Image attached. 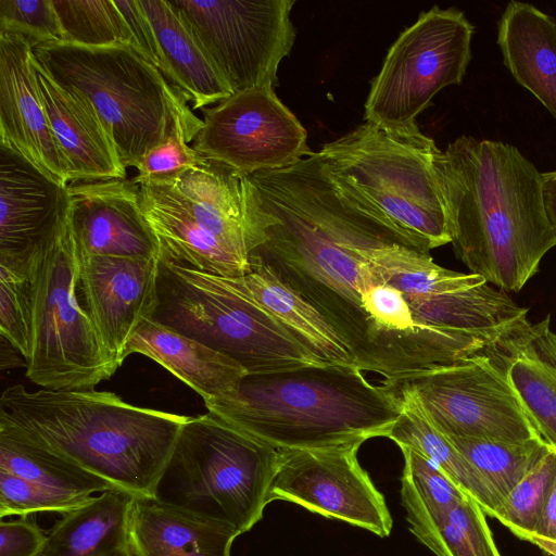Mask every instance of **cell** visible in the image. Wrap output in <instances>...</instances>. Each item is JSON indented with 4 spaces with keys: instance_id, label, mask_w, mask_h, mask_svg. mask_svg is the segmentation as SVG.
<instances>
[{
    "instance_id": "7402d4cb",
    "label": "cell",
    "mask_w": 556,
    "mask_h": 556,
    "mask_svg": "<svg viewBox=\"0 0 556 556\" xmlns=\"http://www.w3.org/2000/svg\"><path fill=\"white\" fill-rule=\"evenodd\" d=\"M144 217L167 260L201 273L239 277L251 270L250 258L205 232L192 218L175 190L165 182L140 185Z\"/></svg>"
},
{
    "instance_id": "8992f818",
    "label": "cell",
    "mask_w": 556,
    "mask_h": 556,
    "mask_svg": "<svg viewBox=\"0 0 556 556\" xmlns=\"http://www.w3.org/2000/svg\"><path fill=\"white\" fill-rule=\"evenodd\" d=\"M33 53L59 86L91 103L126 168L175 134L192 142L203 126L182 94L130 46L50 41Z\"/></svg>"
},
{
    "instance_id": "603a6c76",
    "label": "cell",
    "mask_w": 556,
    "mask_h": 556,
    "mask_svg": "<svg viewBox=\"0 0 556 556\" xmlns=\"http://www.w3.org/2000/svg\"><path fill=\"white\" fill-rule=\"evenodd\" d=\"M128 535L134 556H230L240 533L227 522L132 497Z\"/></svg>"
},
{
    "instance_id": "7c38bea8",
    "label": "cell",
    "mask_w": 556,
    "mask_h": 556,
    "mask_svg": "<svg viewBox=\"0 0 556 556\" xmlns=\"http://www.w3.org/2000/svg\"><path fill=\"white\" fill-rule=\"evenodd\" d=\"M386 387L410 391L445 437L504 442L541 439L503 374L481 354Z\"/></svg>"
},
{
    "instance_id": "f546056e",
    "label": "cell",
    "mask_w": 556,
    "mask_h": 556,
    "mask_svg": "<svg viewBox=\"0 0 556 556\" xmlns=\"http://www.w3.org/2000/svg\"><path fill=\"white\" fill-rule=\"evenodd\" d=\"M0 470L40 486L74 495L115 490L109 482L31 442L0 420Z\"/></svg>"
},
{
    "instance_id": "5b68a950",
    "label": "cell",
    "mask_w": 556,
    "mask_h": 556,
    "mask_svg": "<svg viewBox=\"0 0 556 556\" xmlns=\"http://www.w3.org/2000/svg\"><path fill=\"white\" fill-rule=\"evenodd\" d=\"M441 150L415 124L364 123L319 151L338 188L421 250L451 243Z\"/></svg>"
},
{
    "instance_id": "484cf974",
    "label": "cell",
    "mask_w": 556,
    "mask_h": 556,
    "mask_svg": "<svg viewBox=\"0 0 556 556\" xmlns=\"http://www.w3.org/2000/svg\"><path fill=\"white\" fill-rule=\"evenodd\" d=\"M155 34L166 79L192 110L230 97L232 91L181 16L168 0H139Z\"/></svg>"
},
{
    "instance_id": "60d3db41",
    "label": "cell",
    "mask_w": 556,
    "mask_h": 556,
    "mask_svg": "<svg viewBox=\"0 0 556 556\" xmlns=\"http://www.w3.org/2000/svg\"><path fill=\"white\" fill-rule=\"evenodd\" d=\"M47 534L35 522L20 519H0V556H36L46 542Z\"/></svg>"
},
{
    "instance_id": "f1b7e54d",
    "label": "cell",
    "mask_w": 556,
    "mask_h": 556,
    "mask_svg": "<svg viewBox=\"0 0 556 556\" xmlns=\"http://www.w3.org/2000/svg\"><path fill=\"white\" fill-rule=\"evenodd\" d=\"M403 401V410L388 439L399 447H409L439 466L486 516L495 518L501 504L491 485L465 456L429 420L416 396L406 389H393Z\"/></svg>"
},
{
    "instance_id": "e575fe53",
    "label": "cell",
    "mask_w": 556,
    "mask_h": 556,
    "mask_svg": "<svg viewBox=\"0 0 556 556\" xmlns=\"http://www.w3.org/2000/svg\"><path fill=\"white\" fill-rule=\"evenodd\" d=\"M555 477L556 450L551 448L502 501L495 519L531 543Z\"/></svg>"
},
{
    "instance_id": "d590c367",
    "label": "cell",
    "mask_w": 556,
    "mask_h": 556,
    "mask_svg": "<svg viewBox=\"0 0 556 556\" xmlns=\"http://www.w3.org/2000/svg\"><path fill=\"white\" fill-rule=\"evenodd\" d=\"M28 263H0V336L28 362L31 353L33 303Z\"/></svg>"
},
{
    "instance_id": "74e56055",
    "label": "cell",
    "mask_w": 556,
    "mask_h": 556,
    "mask_svg": "<svg viewBox=\"0 0 556 556\" xmlns=\"http://www.w3.org/2000/svg\"><path fill=\"white\" fill-rule=\"evenodd\" d=\"M0 30L21 34L33 47L65 40L52 0H0Z\"/></svg>"
},
{
    "instance_id": "b9f144b4",
    "label": "cell",
    "mask_w": 556,
    "mask_h": 556,
    "mask_svg": "<svg viewBox=\"0 0 556 556\" xmlns=\"http://www.w3.org/2000/svg\"><path fill=\"white\" fill-rule=\"evenodd\" d=\"M531 543L540 547L544 553L556 556V477L547 494Z\"/></svg>"
},
{
    "instance_id": "83f0119b",
    "label": "cell",
    "mask_w": 556,
    "mask_h": 556,
    "mask_svg": "<svg viewBox=\"0 0 556 556\" xmlns=\"http://www.w3.org/2000/svg\"><path fill=\"white\" fill-rule=\"evenodd\" d=\"M130 494L109 490L62 515L36 556H106L130 546Z\"/></svg>"
},
{
    "instance_id": "ab89813d",
    "label": "cell",
    "mask_w": 556,
    "mask_h": 556,
    "mask_svg": "<svg viewBox=\"0 0 556 556\" xmlns=\"http://www.w3.org/2000/svg\"><path fill=\"white\" fill-rule=\"evenodd\" d=\"M114 2L130 31V47L155 66L166 78V67L155 34L139 0H114Z\"/></svg>"
},
{
    "instance_id": "ffe728a7",
    "label": "cell",
    "mask_w": 556,
    "mask_h": 556,
    "mask_svg": "<svg viewBox=\"0 0 556 556\" xmlns=\"http://www.w3.org/2000/svg\"><path fill=\"white\" fill-rule=\"evenodd\" d=\"M31 63L39 94L55 142L68 167L71 182L126 178L116 146L89 101L59 86Z\"/></svg>"
},
{
    "instance_id": "52a82bcc",
    "label": "cell",
    "mask_w": 556,
    "mask_h": 556,
    "mask_svg": "<svg viewBox=\"0 0 556 556\" xmlns=\"http://www.w3.org/2000/svg\"><path fill=\"white\" fill-rule=\"evenodd\" d=\"M280 451L207 413L182 426L155 500L231 525L263 517Z\"/></svg>"
},
{
    "instance_id": "7bdbcfd3",
    "label": "cell",
    "mask_w": 556,
    "mask_h": 556,
    "mask_svg": "<svg viewBox=\"0 0 556 556\" xmlns=\"http://www.w3.org/2000/svg\"><path fill=\"white\" fill-rule=\"evenodd\" d=\"M542 199L547 219L556 233V170L542 173Z\"/></svg>"
},
{
    "instance_id": "3957f363",
    "label": "cell",
    "mask_w": 556,
    "mask_h": 556,
    "mask_svg": "<svg viewBox=\"0 0 556 556\" xmlns=\"http://www.w3.org/2000/svg\"><path fill=\"white\" fill-rule=\"evenodd\" d=\"M190 416L140 407L113 392L3 390L0 420L134 497L154 498Z\"/></svg>"
},
{
    "instance_id": "5bb4252c",
    "label": "cell",
    "mask_w": 556,
    "mask_h": 556,
    "mask_svg": "<svg viewBox=\"0 0 556 556\" xmlns=\"http://www.w3.org/2000/svg\"><path fill=\"white\" fill-rule=\"evenodd\" d=\"M362 444L279 450L268 502H291L378 536H388L392 518L383 495L358 463Z\"/></svg>"
},
{
    "instance_id": "2e32d148",
    "label": "cell",
    "mask_w": 556,
    "mask_h": 556,
    "mask_svg": "<svg viewBox=\"0 0 556 556\" xmlns=\"http://www.w3.org/2000/svg\"><path fill=\"white\" fill-rule=\"evenodd\" d=\"M68 215V185L0 141V263H27Z\"/></svg>"
},
{
    "instance_id": "836d02e7",
    "label": "cell",
    "mask_w": 556,
    "mask_h": 556,
    "mask_svg": "<svg viewBox=\"0 0 556 556\" xmlns=\"http://www.w3.org/2000/svg\"><path fill=\"white\" fill-rule=\"evenodd\" d=\"M418 541L435 556H501L484 511L470 496Z\"/></svg>"
},
{
    "instance_id": "277c9868",
    "label": "cell",
    "mask_w": 556,
    "mask_h": 556,
    "mask_svg": "<svg viewBox=\"0 0 556 556\" xmlns=\"http://www.w3.org/2000/svg\"><path fill=\"white\" fill-rule=\"evenodd\" d=\"M207 410L278 450H307L388 438L401 395L372 384L355 365L323 363L247 374Z\"/></svg>"
},
{
    "instance_id": "9a60e30c",
    "label": "cell",
    "mask_w": 556,
    "mask_h": 556,
    "mask_svg": "<svg viewBox=\"0 0 556 556\" xmlns=\"http://www.w3.org/2000/svg\"><path fill=\"white\" fill-rule=\"evenodd\" d=\"M78 250V249H77ZM78 292L99 340L118 368L138 325L157 304L159 254L123 257L80 253Z\"/></svg>"
},
{
    "instance_id": "f6af8a7d",
    "label": "cell",
    "mask_w": 556,
    "mask_h": 556,
    "mask_svg": "<svg viewBox=\"0 0 556 556\" xmlns=\"http://www.w3.org/2000/svg\"><path fill=\"white\" fill-rule=\"evenodd\" d=\"M106 556H134L130 546L113 552Z\"/></svg>"
},
{
    "instance_id": "44dd1931",
    "label": "cell",
    "mask_w": 556,
    "mask_h": 556,
    "mask_svg": "<svg viewBox=\"0 0 556 556\" xmlns=\"http://www.w3.org/2000/svg\"><path fill=\"white\" fill-rule=\"evenodd\" d=\"M160 182L175 190L205 232L250 258L254 225L247 176L204 157L198 165Z\"/></svg>"
},
{
    "instance_id": "d6a6232c",
    "label": "cell",
    "mask_w": 556,
    "mask_h": 556,
    "mask_svg": "<svg viewBox=\"0 0 556 556\" xmlns=\"http://www.w3.org/2000/svg\"><path fill=\"white\" fill-rule=\"evenodd\" d=\"M64 41L85 47L130 46L131 35L114 0H52Z\"/></svg>"
},
{
    "instance_id": "cb8c5ba5",
    "label": "cell",
    "mask_w": 556,
    "mask_h": 556,
    "mask_svg": "<svg viewBox=\"0 0 556 556\" xmlns=\"http://www.w3.org/2000/svg\"><path fill=\"white\" fill-rule=\"evenodd\" d=\"M142 354L193 389L203 402L218 399L248 372L230 357L154 318L143 319L126 345L124 358Z\"/></svg>"
},
{
    "instance_id": "e0dca14e",
    "label": "cell",
    "mask_w": 556,
    "mask_h": 556,
    "mask_svg": "<svg viewBox=\"0 0 556 556\" xmlns=\"http://www.w3.org/2000/svg\"><path fill=\"white\" fill-rule=\"evenodd\" d=\"M70 225L80 253L153 257L159 241L140 203L132 178L76 181L68 185Z\"/></svg>"
},
{
    "instance_id": "4316f807",
    "label": "cell",
    "mask_w": 556,
    "mask_h": 556,
    "mask_svg": "<svg viewBox=\"0 0 556 556\" xmlns=\"http://www.w3.org/2000/svg\"><path fill=\"white\" fill-rule=\"evenodd\" d=\"M250 265L248 274L225 278L277 318L318 358L331 364L354 365L343 339L318 311L268 269L255 263Z\"/></svg>"
},
{
    "instance_id": "4dcf8cb0",
    "label": "cell",
    "mask_w": 556,
    "mask_h": 556,
    "mask_svg": "<svg viewBox=\"0 0 556 556\" xmlns=\"http://www.w3.org/2000/svg\"><path fill=\"white\" fill-rule=\"evenodd\" d=\"M401 496L417 540L437 527L468 495L433 462L405 446Z\"/></svg>"
},
{
    "instance_id": "30bf717a",
    "label": "cell",
    "mask_w": 556,
    "mask_h": 556,
    "mask_svg": "<svg viewBox=\"0 0 556 556\" xmlns=\"http://www.w3.org/2000/svg\"><path fill=\"white\" fill-rule=\"evenodd\" d=\"M473 25L456 8L419 14L389 49L371 80L364 118L386 127L415 124L443 88L460 85L471 60Z\"/></svg>"
},
{
    "instance_id": "ac0fdd59",
    "label": "cell",
    "mask_w": 556,
    "mask_h": 556,
    "mask_svg": "<svg viewBox=\"0 0 556 556\" xmlns=\"http://www.w3.org/2000/svg\"><path fill=\"white\" fill-rule=\"evenodd\" d=\"M31 55L26 37L0 30V141L68 185V167L49 125Z\"/></svg>"
},
{
    "instance_id": "1f68e13d",
    "label": "cell",
    "mask_w": 556,
    "mask_h": 556,
    "mask_svg": "<svg viewBox=\"0 0 556 556\" xmlns=\"http://www.w3.org/2000/svg\"><path fill=\"white\" fill-rule=\"evenodd\" d=\"M446 438L483 476L501 503L552 448L541 439L504 442L463 437Z\"/></svg>"
},
{
    "instance_id": "8fae6325",
    "label": "cell",
    "mask_w": 556,
    "mask_h": 556,
    "mask_svg": "<svg viewBox=\"0 0 556 556\" xmlns=\"http://www.w3.org/2000/svg\"><path fill=\"white\" fill-rule=\"evenodd\" d=\"M187 23L232 93L277 85L290 54L294 0H168Z\"/></svg>"
},
{
    "instance_id": "ee69618b",
    "label": "cell",
    "mask_w": 556,
    "mask_h": 556,
    "mask_svg": "<svg viewBox=\"0 0 556 556\" xmlns=\"http://www.w3.org/2000/svg\"><path fill=\"white\" fill-rule=\"evenodd\" d=\"M0 368L27 367V361L22 353L4 337L0 336Z\"/></svg>"
},
{
    "instance_id": "ba28073f",
    "label": "cell",
    "mask_w": 556,
    "mask_h": 556,
    "mask_svg": "<svg viewBox=\"0 0 556 556\" xmlns=\"http://www.w3.org/2000/svg\"><path fill=\"white\" fill-rule=\"evenodd\" d=\"M152 318L230 357L248 374L327 363L225 277L174 263L160 253Z\"/></svg>"
},
{
    "instance_id": "d4e9b609",
    "label": "cell",
    "mask_w": 556,
    "mask_h": 556,
    "mask_svg": "<svg viewBox=\"0 0 556 556\" xmlns=\"http://www.w3.org/2000/svg\"><path fill=\"white\" fill-rule=\"evenodd\" d=\"M504 65L556 121V21L534 5L510 1L497 24Z\"/></svg>"
},
{
    "instance_id": "6da1fadb",
    "label": "cell",
    "mask_w": 556,
    "mask_h": 556,
    "mask_svg": "<svg viewBox=\"0 0 556 556\" xmlns=\"http://www.w3.org/2000/svg\"><path fill=\"white\" fill-rule=\"evenodd\" d=\"M248 179L258 231L250 263L318 311L359 370L387 386L478 352L438 328L441 294L408 293L388 278L377 251L408 237L348 198L319 152Z\"/></svg>"
},
{
    "instance_id": "7a4b0ae2",
    "label": "cell",
    "mask_w": 556,
    "mask_h": 556,
    "mask_svg": "<svg viewBox=\"0 0 556 556\" xmlns=\"http://www.w3.org/2000/svg\"><path fill=\"white\" fill-rule=\"evenodd\" d=\"M456 256L472 274L518 292L556 245L542 199V173L502 141L460 136L439 157Z\"/></svg>"
},
{
    "instance_id": "d6986e66",
    "label": "cell",
    "mask_w": 556,
    "mask_h": 556,
    "mask_svg": "<svg viewBox=\"0 0 556 556\" xmlns=\"http://www.w3.org/2000/svg\"><path fill=\"white\" fill-rule=\"evenodd\" d=\"M546 316L520 317L477 354L498 369L519 397L541 439L556 450V332Z\"/></svg>"
},
{
    "instance_id": "f35d334b",
    "label": "cell",
    "mask_w": 556,
    "mask_h": 556,
    "mask_svg": "<svg viewBox=\"0 0 556 556\" xmlns=\"http://www.w3.org/2000/svg\"><path fill=\"white\" fill-rule=\"evenodd\" d=\"M204 156L195 151L184 134H175L153 147L140 160L132 180L138 185L149 181H163L198 165Z\"/></svg>"
},
{
    "instance_id": "4fadbf2b",
    "label": "cell",
    "mask_w": 556,
    "mask_h": 556,
    "mask_svg": "<svg viewBox=\"0 0 556 556\" xmlns=\"http://www.w3.org/2000/svg\"><path fill=\"white\" fill-rule=\"evenodd\" d=\"M201 111L203 126L191 147L243 176L281 169L314 153L274 87L239 91Z\"/></svg>"
},
{
    "instance_id": "8d00e7d4",
    "label": "cell",
    "mask_w": 556,
    "mask_h": 556,
    "mask_svg": "<svg viewBox=\"0 0 556 556\" xmlns=\"http://www.w3.org/2000/svg\"><path fill=\"white\" fill-rule=\"evenodd\" d=\"M91 497L53 491L0 470V519L36 513L64 515L83 506Z\"/></svg>"
},
{
    "instance_id": "9c48e42d",
    "label": "cell",
    "mask_w": 556,
    "mask_h": 556,
    "mask_svg": "<svg viewBox=\"0 0 556 556\" xmlns=\"http://www.w3.org/2000/svg\"><path fill=\"white\" fill-rule=\"evenodd\" d=\"M28 270L33 329L27 378L49 390L93 389L117 367L79 298V257L70 215L35 251Z\"/></svg>"
}]
</instances>
